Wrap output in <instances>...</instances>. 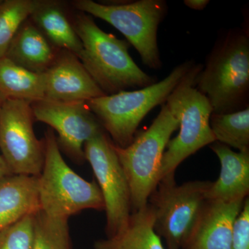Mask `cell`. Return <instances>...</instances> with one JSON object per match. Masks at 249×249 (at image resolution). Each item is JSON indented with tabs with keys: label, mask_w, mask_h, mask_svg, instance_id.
Listing matches in <instances>:
<instances>
[{
	"label": "cell",
	"mask_w": 249,
	"mask_h": 249,
	"mask_svg": "<svg viewBox=\"0 0 249 249\" xmlns=\"http://www.w3.org/2000/svg\"><path fill=\"white\" fill-rule=\"evenodd\" d=\"M196 87L209 100L214 114L249 107V34L234 28L218 37L196 78Z\"/></svg>",
	"instance_id": "cell-1"
},
{
	"label": "cell",
	"mask_w": 249,
	"mask_h": 249,
	"mask_svg": "<svg viewBox=\"0 0 249 249\" xmlns=\"http://www.w3.org/2000/svg\"><path fill=\"white\" fill-rule=\"evenodd\" d=\"M73 24L83 45L80 62L106 95L157 83L132 60L128 42L100 29L91 16L80 12Z\"/></svg>",
	"instance_id": "cell-2"
},
{
	"label": "cell",
	"mask_w": 249,
	"mask_h": 249,
	"mask_svg": "<svg viewBox=\"0 0 249 249\" xmlns=\"http://www.w3.org/2000/svg\"><path fill=\"white\" fill-rule=\"evenodd\" d=\"M202 67L195 64L167 98L165 104L179 122V132L167 145L159 183L164 178H175L177 168L183 160L216 142L210 126L212 107L196 87V77Z\"/></svg>",
	"instance_id": "cell-3"
},
{
	"label": "cell",
	"mask_w": 249,
	"mask_h": 249,
	"mask_svg": "<svg viewBox=\"0 0 249 249\" xmlns=\"http://www.w3.org/2000/svg\"><path fill=\"white\" fill-rule=\"evenodd\" d=\"M42 142L45 160L37 177L40 211L50 217L69 219L84 210H105L97 183L87 181L69 166L53 129H47Z\"/></svg>",
	"instance_id": "cell-4"
},
{
	"label": "cell",
	"mask_w": 249,
	"mask_h": 249,
	"mask_svg": "<svg viewBox=\"0 0 249 249\" xmlns=\"http://www.w3.org/2000/svg\"><path fill=\"white\" fill-rule=\"evenodd\" d=\"M191 60L173 69L164 79L136 89L106 95L87 102L89 109L117 146L125 147L133 142L136 131L145 116L167 98L185 75L194 66Z\"/></svg>",
	"instance_id": "cell-5"
},
{
	"label": "cell",
	"mask_w": 249,
	"mask_h": 249,
	"mask_svg": "<svg viewBox=\"0 0 249 249\" xmlns=\"http://www.w3.org/2000/svg\"><path fill=\"white\" fill-rule=\"evenodd\" d=\"M178 127V119L164 103L151 125L134 137L129 145L121 147L113 142L128 182L134 211L148 204L149 198L158 186L163 154Z\"/></svg>",
	"instance_id": "cell-6"
},
{
	"label": "cell",
	"mask_w": 249,
	"mask_h": 249,
	"mask_svg": "<svg viewBox=\"0 0 249 249\" xmlns=\"http://www.w3.org/2000/svg\"><path fill=\"white\" fill-rule=\"evenodd\" d=\"M80 12L110 24L128 40L140 55L142 63L152 70L162 66L157 34L167 14L163 0H139L118 4H105L92 0L72 3Z\"/></svg>",
	"instance_id": "cell-7"
},
{
	"label": "cell",
	"mask_w": 249,
	"mask_h": 249,
	"mask_svg": "<svg viewBox=\"0 0 249 249\" xmlns=\"http://www.w3.org/2000/svg\"><path fill=\"white\" fill-rule=\"evenodd\" d=\"M211 183L193 181L178 185L175 178L159 183L148 204L155 212V231L164 240L166 249H182L207 203Z\"/></svg>",
	"instance_id": "cell-8"
},
{
	"label": "cell",
	"mask_w": 249,
	"mask_h": 249,
	"mask_svg": "<svg viewBox=\"0 0 249 249\" xmlns=\"http://www.w3.org/2000/svg\"><path fill=\"white\" fill-rule=\"evenodd\" d=\"M84 155L104 201L106 233L107 237H114L125 229L131 216L130 191L125 174L114 143L105 132L86 142Z\"/></svg>",
	"instance_id": "cell-9"
},
{
	"label": "cell",
	"mask_w": 249,
	"mask_h": 249,
	"mask_svg": "<svg viewBox=\"0 0 249 249\" xmlns=\"http://www.w3.org/2000/svg\"><path fill=\"white\" fill-rule=\"evenodd\" d=\"M31 103L6 99L0 109V150L13 175L37 177L45 160L43 142L34 132Z\"/></svg>",
	"instance_id": "cell-10"
},
{
	"label": "cell",
	"mask_w": 249,
	"mask_h": 249,
	"mask_svg": "<svg viewBox=\"0 0 249 249\" xmlns=\"http://www.w3.org/2000/svg\"><path fill=\"white\" fill-rule=\"evenodd\" d=\"M34 119L58 133L60 150L78 163L85 160L86 142L104 132L102 124L86 102H58L42 99L31 103Z\"/></svg>",
	"instance_id": "cell-11"
},
{
	"label": "cell",
	"mask_w": 249,
	"mask_h": 249,
	"mask_svg": "<svg viewBox=\"0 0 249 249\" xmlns=\"http://www.w3.org/2000/svg\"><path fill=\"white\" fill-rule=\"evenodd\" d=\"M45 98L58 102H88L106 96L80 59L61 50L43 73Z\"/></svg>",
	"instance_id": "cell-12"
},
{
	"label": "cell",
	"mask_w": 249,
	"mask_h": 249,
	"mask_svg": "<svg viewBox=\"0 0 249 249\" xmlns=\"http://www.w3.org/2000/svg\"><path fill=\"white\" fill-rule=\"evenodd\" d=\"M245 201L208 200L182 249H231L232 228Z\"/></svg>",
	"instance_id": "cell-13"
},
{
	"label": "cell",
	"mask_w": 249,
	"mask_h": 249,
	"mask_svg": "<svg viewBox=\"0 0 249 249\" xmlns=\"http://www.w3.org/2000/svg\"><path fill=\"white\" fill-rule=\"evenodd\" d=\"M211 148L221 164L220 174L208 191V200L231 201L246 199L249 193V152H235L214 142Z\"/></svg>",
	"instance_id": "cell-14"
},
{
	"label": "cell",
	"mask_w": 249,
	"mask_h": 249,
	"mask_svg": "<svg viewBox=\"0 0 249 249\" xmlns=\"http://www.w3.org/2000/svg\"><path fill=\"white\" fill-rule=\"evenodd\" d=\"M37 177L12 174L0 179V231L40 211Z\"/></svg>",
	"instance_id": "cell-15"
},
{
	"label": "cell",
	"mask_w": 249,
	"mask_h": 249,
	"mask_svg": "<svg viewBox=\"0 0 249 249\" xmlns=\"http://www.w3.org/2000/svg\"><path fill=\"white\" fill-rule=\"evenodd\" d=\"M57 54L55 47L29 18L19 28L4 57L29 71L43 73Z\"/></svg>",
	"instance_id": "cell-16"
},
{
	"label": "cell",
	"mask_w": 249,
	"mask_h": 249,
	"mask_svg": "<svg viewBox=\"0 0 249 249\" xmlns=\"http://www.w3.org/2000/svg\"><path fill=\"white\" fill-rule=\"evenodd\" d=\"M29 19L53 47L80 58L83 51L81 41L59 3L38 1Z\"/></svg>",
	"instance_id": "cell-17"
},
{
	"label": "cell",
	"mask_w": 249,
	"mask_h": 249,
	"mask_svg": "<svg viewBox=\"0 0 249 249\" xmlns=\"http://www.w3.org/2000/svg\"><path fill=\"white\" fill-rule=\"evenodd\" d=\"M155 216L150 204L131 214L127 227L114 237L95 242V249H166L155 229Z\"/></svg>",
	"instance_id": "cell-18"
},
{
	"label": "cell",
	"mask_w": 249,
	"mask_h": 249,
	"mask_svg": "<svg viewBox=\"0 0 249 249\" xmlns=\"http://www.w3.org/2000/svg\"><path fill=\"white\" fill-rule=\"evenodd\" d=\"M0 93L6 99L30 103L44 99L43 73L29 71L3 57L0 58Z\"/></svg>",
	"instance_id": "cell-19"
},
{
	"label": "cell",
	"mask_w": 249,
	"mask_h": 249,
	"mask_svg": "<svg viewBox=\"0 0 249 249\" xmlns=\"http://www.w3.org/2000/svg\"><path fill=\"white\" fill-rule=\"evenodd\" d=\"M210 126L216 142L249 152V107L229 114L212 113Z\"/></svg>",
	"instance_id": "cell-20"
},
{
	"label": "cell",
	"mask_w": 249,
	"mask_h": 249,
	"mask_svg": "<svg viewBox=\"0 0 249 249\" xmlns=\"http://www.w3.org/2000/svg\"><path fill=\"white\" fill-rule=\"evenodd\" d=\"M37 4V0L0 1V58L5 56L19 28L30 18Z\"/></svg>",
	"instance_id": "cell-21"
},
{
	"label": "cell",
	"mask_w": 249,
	"mask_h": 249,
	"mask_svg": "<svg viewBox=\"0 0 249 249\" xmlns=\"http://www.w3.org/2000/svg\"><path fill=\"white\" fill-rule=\"evenodd\" d=\"M33 249H71L68 219L50 217L41 211L36 213Z\"/></svg>",
	"instance_id": "cell-22"
},
{
	"label": "cell",
	"mask_w": 249,
	"mask_h": 249,
	"mask_svg": "<svg viewBox=\"0 0 249 249\" xmlns=\"http://www.w3.org/2000/svg\"><path fill=\"white\" fill-rule=\"evenodd\" d=\"M34 215L29 214L0 231V249H33Z\"/></svg>",
	"instance_id": "cell-23"
},
{
	"label": "cell",
	"mask_w": 249,
	"mask_h": 249,
	"mask_svg": "<svg viewBox=\"0 0 249 249\" xmlns=\"http://www.w3.org/2000/svg\"><path fill=\"white\" fill-rule=\"evenodd\" d=\"M231 249H249V199L247 197L236 217L232 232Z\"/></svg>",
	"instance_id": "cell-24"
},
{
	"label": "cell",
	"mask_w": 249,
	"mask_h": 249,
	"mask_svg": "<svg viewBox=\"0 0 249 249\" xmlns=\"http://www.w3.org/2000/svg\"><path fill=\"white\" fill-rule=\"evenodd\" d=\"M183 2L190 9L196 11H202L209 4L208 0H185Z\"/></svg>",
	"instance_id": "cell-25"
},
{
	"label": "cell",
	"mask_w": 249,
	"mask_h": 249,
	"mask_svg": "<svg viewBox=\"0 0 249 249\" xmlns=\"http://www.w3.org/2000/svg\"><path fill=\"white\" fill-rule=\"evenodd\" d=\"M10 175H12V174L10 172L4 159L2 158L1 155H0V179Z\"/></svg>",
	"instance_id": "cell-26"
},
{
	"label": "cell",
	"mask_w": 249,
	"mask_h": 249,
	"mask_svg": "<svg viewBox=\"0 0 249 249\" xmlns=\"http://www.w3.org/2000/svg\"><path fill=\"white\" fill-rule=\"evenodd\" d=\"M6 98L0 93V109H1V106H2L3 103H4L5 100Z\"/></svg>",
	"instance_id": "cell-27"
}]
</instances>
